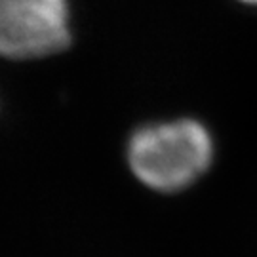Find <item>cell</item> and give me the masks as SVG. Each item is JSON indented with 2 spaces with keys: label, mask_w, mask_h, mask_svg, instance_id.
<instances>
[{
  "label": "cell",
  "mask_w": 257,
  "mask_h": 257,
  "mask_svg": "<svg viewBox=\"0 0 257 257\" xmlns=\"http://www.w3.org/2000/svg\"><path fill=\"white\" fill-rule=\"evenodd\" d=\"M130 166L156 191H179L206 172L211 139L193 120L158 124L138 132L130 143Z\"/></svg>",
  "instance_id": "cell-1"
},
{
  "label": "cell",
  "mask_w": 257,
  "mask_h": 257,
  "mask_svg": "<svg viewBox=\"0 0 257 257\" xmlns=\"http://www.w3.org/2000/svg\"><path fill=\"white\" fill-rule=\"evenodd\" d=\"M67 0H0V55L29 59L69 44Z\"/></svg>",
  "instance_id": "cell-2"
},
{
  "label": "cell",
  "mask_w": 257,
  "mask_h": 257,
  "mask_svg": "<svg viewBox=\"0 0 257 257\" xmlns=\"http://www.w3.org/2000/svg\"><path fill=\"white\" fill-rule=\"evenodd\" d=\"M244 2H249V4H257V0H244Z\"/></svg>",
  "instance_id": "cell-3"
}]
</instances>
